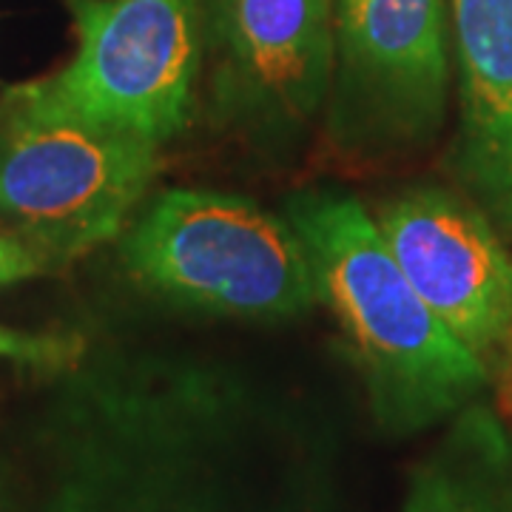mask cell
<instances>
[{
    "label": "cell",
    "mask_w": 512,
    "mask_h": 512,
    "mask_svg": "<svg viewBox=\"0 0 512 512\" xmlns=\"http://www.w3.org/2000/svg\"><path fill=\"white\" fill-rule=\"evenodd\" d=\"M66 342H57L49 336H29L0 328V359H18V362H55L66 356Z\"/></svg>",
    "instance_id": "cell-11"
},
{
    "label": "cell",
    "mask_w": 512,
    "mask_h": 512,
    "mask_svg": "<svg viewBox=\"0 0 512 512\" xmlns=\"http://www.w3.org/2000/svg\"><path fill=\"white\" fill-rule=\"evenodd\" d=\"M458 69L456 168L512 237V0H450Z\"/></svg>",
    "instance_id": "cell-8"
},
{
    "label": "cell",
    "mask_w": 512,
    "mask_h": 512,
    "mask_svg": "<svg viewBox=\"0 0 512 512\" xmlns=\"http://www.w3.org/2000/svg\"><path fill=\"white\" fill-rule=\"evenodd\" d=\"M402 512H512V439L464 407L447 439L416 467Z\"/></svg>",
    "instance_id": "cell-9"
},
{
    "label": "cell",
    "mask_w": 512,
    "mask_h": 512,
    "mask_svg": "<svg viewBox=\"0 0 512 512\" xmlns=\"http://www.w3.org/2000/svg\"><path fill=\"white\" fill-rule=\"evenodd\" d=\"M74 55L49 92L74 114L154 146L188 123L200 72L197 0H63Z\"/></svg>",
    "instance_id": "cell-4"
},
{
    "label": "cell",
    "mask_w": 512,
    "mask_h": 512,
    "mask_svg": "<svg viewBox=\"0 0 512 512\" xmlns=\"http://www.w3.org/2000/svg\"><path fill=\"white\" fill-rule=\"evenodd\" d=\"M282 217L305 245L316 299L362 362L384 427L413 433L470 407L487 384V362L416 293L365 205L316 188L293 194Z\"/></svg>",
    "instance_id": "cell-1"
},
{
    "label": "cell",
    "mask_w": 512,
    "mask_h": 512,
    "mask_svg": "<svg viewBox=\"0 0 512 512\" xmlns=\"http://www.w3.org/2000/svg\"><path fill=\"white\" fill-rule=\"evenodd\" d=\"M390 254L430 311L484 362L512 339V254L495 222L441 188H413L376 214Z\"/></svg>",
    "instance_id": "cell-6"
},
{
    "label": "cell",
    "mask_w": 512,
    "mask_h": 512,
    "mask_svg": "<svg viewBox=\"0 0 512 512\" xmlns=\"http://www.w3.org/2000/svg\"><path fill=\"white\" fill-rule=\"evenodd\" d=\"M507 376H510V390H512V339H510V345H507Z\"/></svg>",
    "instance_id": "cell-12"
},
{
    "label": "cell",
    "mask_w": 512,
    "mask_h": 512,
    "mask_svg": "<svg viewBox=\"0 0 512 512\" xmlns=\"http://www.w3.org/2000/svg\"><path fill=\"white\" fill-rule=\"evenodd\" d=\"M441 0H333V140L353 151L421 143L447 106Z\"/></svg>",
    "instance_id": "cell-5"
},
{
    "label": "cell",
    "mask_w": 512,
    "mask_h": 512,
    "mask_svg": "<svg viewBox=\"0 0 512 512\" xmlns=\"http://www.w3.org/2000/svg\"><path fill=\"white\" fill-rule=\"evenodd\" d=\"M49 259L12 231H0V288L49 271Z\"/></svg>",
    "instance_id": "cell-10"
},
{
    "label": "cell",
    "mask_w": 512,
    "mask_h": 512,
    "mask_svg": "<svg viewBox=\"0 0 512 512\" xmlns=\"http://www.w3.org/2000/svg\"><path fill=\"white\" fill-rule=\"evenodd\" d=\"M123 259L137 282L197 311L293 316L319 302L291 222L234 194L165 191L128 228Z\"/></svg>",
    "instance_id": "cell-3"
},
{
    "label": "cell",
    "mask_w": 512,
    "mask_h": 512,
    "mask_svg": "<svg viewBox=\"0 0 512 512\" xmlns=\"http://www.w3.org/2000/svg\"><path fill=\"white\" fill-rule=\"evenodd\" d=\"M217 100L262 137H296L330 97L333 0H217Z\"/></svg>",
    "instance_id": "cell-7"
},
{
    "label": "cell",
    "mask_w": 512,
    "mask_h": 512,
    "mask_svg": "<svg viewBox=\"0 0 512 512\" xmlns=\"http://www.w3.org/2000/svg\"><path fill=\"white\" fill-rule=\"evenodd\" d=\"M157 174V146L66 109L46 80L0 100V222L49 262L126 228Z\"/></svg>",
    "instance_id": "cell-2"
}]
</instances>
